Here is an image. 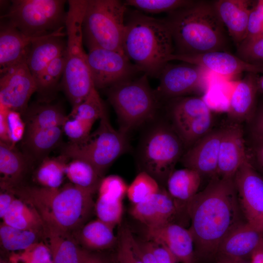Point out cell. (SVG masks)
Instances as JSON below:
<instances>
[{
    "instance_id": "cell-32",
    "label": "cell",
    "mask_w": 263,
    "mask_h": 263,
    "mask_svg": "<svg viewBox=\"0 0 263 263\" xmlns=\"http://www.w3.org/2000/svg\"><path fill=\"white\" fill-rule=\"evenodd\" d=\"M173 99L171 114L177 133L194 119L211 112L207 103L201 97L182 96Z\"/></svg>"
},
{
    "instance_id": "cell-16",
    "label": "cell",
    "mask_w": 263,
    "mask_h": 263,
    "mask_svg": "<svg viewBox=\"0 0 263 263\" xmlns=\"http://www.w3.org/2000/svg\"><path fill=\"white\" fill-rule=\"evenodd\" d=\"M223 132L224 129L210 131L189 148L181 158L185 168L197 171L201 176H216Z\"/></svg>"
},
{
    "instance_id": "cell-59",
    "label": "cell",
    "mask_w": 263,
    "mask_h": 263,
    "mask_svg": "<svg viewBox=\"0 0 263 263\" xmlns=\"http://www.w3.org/2000/svg\"></svg>"
},
{
    "instance_id": "cell-50",
    "label": "cell",
    "mask_w": 263,
    "mask_h": 263,
    "mask_svg": "<svg viewBox=\"0 0 263 263\" xmlns=\"http://www.w3.org/2000/svg\"><path fill=\"white\" fill-rule=\"evenodd\" d=\"M252 146L253 166L263 177V142L254 139Z\"/></svg>"
},
{
    "instance_id": "cell-53",
    "label": "cell",
    "mask_w": 263,
    "mask_h": 263,
    "mask_svg": "<svg viewBox=\"0 0 263 263\" xmlns=\"http://www.w3.org/2000/svg\"><path fill=\"white\" fill-rule=\"evenodd\" d=\"M253 139L263 142V106L257 113L252 127Z\"/></svg>"
},
{
    "instance_id": "cell-24",
    "label": "cell",
    "mask_w": 263,
    "mask_h": 263,
    "mask_svg": "<svg viewBox=\"0 0 263 263\" xmlns=\"http://www.w3.org/2000/svg\"><path fill=\"white\" fill-rule=\"evenodd\" d=\"M40 37H26L8 21H1L0 71L12 66L26 57L31 44Z\"/></svg>"
},
{
    "instance_id": "cell-6",
    "label": "cell",
    "mask_w": 263,
    "mask_h": 263,
    "mask_svg": "<svg viewBox=\"0 0 263 263\" xmlns=\"http://www.w3.org/2000/svg\"><path fill=\"white\" fill-rule=\"evenodd\" d=\"M148 76L143 74L107 88L108 99L114 109L119 130L127 134L131 130L153 119L160 105V99L150 86Z\"/></svg>"
},
{
    "instance_id": "cell-41",
    "label": "cell",
    "mask_w": 263,
    "mask_h": 263,
    "mask_svg": "<svg viewBox=\"0 0 263 263\" xmlns=\"http://www.w3.org/2000/svg\"><path fill=\"white\" fill-rule=\"evenodd\" d=\"M191 0H126V6L135 7L145 12L160 13L174 11L190 4Z\"/></svg>"
},
{
    "instance_id": "cell-28",
    "label": "cell",
    "mask_w": 263,
    "mask_h": 263,
    "mask_svg": "<svg viewBox=\"0 0 263 263\" xmlns=\"http://www.w3.org/2000/svg\"><path fill=\"white\" fill-rule=\"evenodd\" d=\"M114 228L96 219L87 222L73 233L80 246L86 250L97 252L116 245L117 238Z\"/></svg>"
},
{
    "instance_id": "cell-19",
    "label": "cell",
    "mask_w": 263,
    "mask_h": 263,
    "mask_svg": "<svg viewBox=\"0 0 263 263\" xmlns=\"http://www.w3.org/2000/svg\"><path fill=\"white\" fill-rule=\"evenodd\" d=\"M247 155L241 127L235 124L224 129L216 176L233 178Z\"/></svg>"
},
{
    "instance_id": "cell-26",
    "label": "cell",
    "mask_w": 263,
    "mask_h": 263,
    "mask_svg": "<svg viewBox=\"0 0 263 263\" xmlns=\"http://www.w3.org/2000/svg\"><path fill=\"white\" fill-rule=\"evenodd\" d=\"M43 241L51 251L53 263H80L83 249L73 233L44 223Z\"/></svg>"
},
{
    "instance_id": "cell-5",
    "label": "cell",
    "mask_w": 263,
    "mask_h": 263,
    "mask_svg": "<svg viewBox=\"0 0 263 263\" xmlns=\"http://www.w3.org/2000/svg\"><path fill=\"white\" fill-rule=\"evenodd\" d=\"M65 22L67 37L61 85L72 107L95 89L83 49V22L87 0H69Z\"/></svg>"
},
{
    "instance_id": "cell-39",
    "label": "cell",
    "mask_w": 263,
    "mask_h": 263,
    "mask_svg": "<svg viewBox=\"0 0 263 263\" xmlns=\"http://www.w3.org/2000/svg\"><path fill=\"white\" fill-rule=\"evenodd\" d=\"M94 211L97 219L114 228L122 221L124 211L123 201L98 196Z\"/></svg>"
},
{
    "instance_id": "cell-47",
    "label": "cell",
    "mask_w": 263,
    "mask_h": 263,
    "mask_svg": "<svg viewBox=\"0 0 263 263\" xmlns=\"http://www.w3.org/2000/svg\"><path fill=\"white\" fill-rule=\"evenodd\" d=\"M263 36V0H259L254 1L251 9L247 34L244 41L256 38Z\"/></svg>"
},
{
    "instance_id": "cell-42",
    "label": "cell",
    "mask_w": 263,
    "mask_h": 263,
    "mask_svg": "<svg viewBox=\"0 0 263 263\" xmlns=\"http://www.w3.org/2000/svg\"><path fill=\"white\" fill-rule=\"evenodd\" d=\"M212 124V116L210 112L192 121L178 134L184 146L190 148L210 132Z\"/></svg>"
},
{
    "instance_id": "cell-52",
    "label": "cell",
    "mask_w": 263,
    "mask_h": 263,
    "mask_svg": "<svg viewBox=\"0 0 263 263\" xmlns=\"http://www.w3.org/2000/svg\"><path fill=\"white\" fill-rule=\"evenodd\" d=\"M8 110L7 108L0 105V141L11 146L6 116Z\"/></svg>"
},
{
    "instance_id": "cell-55",
    "label": "cell",
    "mask_w": 263,
    "mask_h": 263,
    "mask_svg": "<svg viewBox=\"0 0 263 263\" xmlns=\"http://www.w3.org/2000/svg\"><path fill=\"white\" fill-rule=\"evenodd\" d=\"M251 263H263V238L251 257Z\"/></svg>"
},
{
    "instance_id": "cell-29",
    "label": "cell",
    "mask_w": 263,
    "mask_h": 263,
    "mask_svg": "<svg viewBox=\"0 0 263 263\" xmlns=\"http://www.w3.org/2000/svg\"><path fill=\"white\" fill-rule=\"evenodd\" d=\"M22 116L26 125L25 133L62 127L68 117L59 105L39 101L29 105Z\"/></svg>"
},
{
    "instance_id": "cell-40",
    "label": "cell",
    "mask_w": 263,
    "mask_h": 263,
    "mask_svg": "<svg viewBox=\"0 0 263 263\" xmlns=\"http://www.w3.org/2000/svg\"><path fill=\"white\" fill-rule=\"evenodd\" d=\"M8 259L10 263H53L51 251L42 240L23 250L9 253Z\"/></svg>"
},
{
    "instance_id": "cell-27",
    "label": "cell",
    "mask_w": 263,
    "mask_h": 263,
    "mask_svg": "<svg viewBox=\"0 0 263 263\" xmlns=\"http://www.w3.org/2000/svg\"><path fill=\"white\" fill-rule=\"evenodd\" d=\"M62 127H56L25 133L21 140L22 151L32 162H41L61 143Z\"/></svg>"
},
{
    "instance_id": "cell-21",
    "label": "cell",
    "mask_w": 263,
    "mask_h": 263,
    "mask_svg": "<svg viewBox=\"0 0 263 263\" xmlns=\"http://www.w3.org/2000/svg\"><path fill=\"white\" fill-rule=\"evenodd\" d=\"M254 2L249 0L213 1L220 19L237 47L246 36L249 15Z\"/></svg>"
},
{
    "instance_id": "cell-58",
    "label": "cell",
    "mask_w": 263,
    "mask_h": 263,
    "mask_svg": "<svg viewBox=\"0 0 263 263\" xmlns=\"http://www.w3.org/2000/svg\"><path fill=\"white\" fill-rule=\"evenodd\" d=\"M0 263H10L8 259H4L3 258H0Z\"/></svg>"
},
{
    "instance_id": "cell-56",
    "label": "cell",
    "mask_w": 263,
    "mask_h": 263,
    "mask_svg": "<svg viewBox=\"0 0 263 263\" xmlns=\"http://www.w3.org/2000/svg\"><path fill=\"white\" fill-rule=\"evenodd\" d=\"M217 263H251V259L232 258L222 256L216 257Z\"/></svg>"
},
{
    "instance_id": "cell-18",
    "label": "cell",
    "mask_w": 263,
    "mask_h": 263,
    "mask_svg": "<svg viewBox=\"0 0 263 263\" xmlns=\"http://www.w3.org/2000/svg\"><path fill=\"white\" fill-rule=\"evenodd\" d=\"M179 206L167 191L161 188L147 200L133 205L130 214L147 228L154 227L172 222Z\"/></svg>"
},
{
    "instance_id": "cell-57",
    "label": "cell",
    "mask_w": 263,
    "mask_h": 263,
    "mask_svg": "<svg viewBox=\"0 0 263 263\" xmlns=\"http://www.w3.org/2000/svg\"><path fill=\"white\" fill-rule=\"evenodd\" d=\"M257 87L258 92L263 94V75L258 77Z\"/></svg>"
},
{
    "instance_id": "cell-46",
    "label": "cell",
    "mask_w": 263,
    "mask_h": 263,
    "mask_svg": "<svg viewBox=\"0 0 263 263\" xmlns=\"http://www.w3.org/2000/svg\"><path fill=\"white\" fill-rule=\"evenodd\" d=\"M93 124L92 122L68 116L62 128L63 133L70 142H77L85 139L90 134Z\"/></svg>"
},
{
    "instance_id": "cell-3",
    "label": "cell",
    "mask_w": 263,
    "mask_h": 263,
    "mask_svg": "<svg viewBox=\"0 0 263 263\" xmlns=\"http://www.w3.org/2000/svg\"><path fill=\"white\" fill-rule=\"evenodd\" d=\"M14 192L32 205L46 225L72 233L94 210V194L71 183L56 189L23 186Z\"/></svg>"
},
{
    "instance_id": "cell-34",
    "label": "cell",
    "mask_w": 263,
    "mask_h": 263,
    "mask_svg": "<svg viewBox=\"0 0 263 263\" xmlns=\"http://www.w3.org/2000/svg\"><path fill=\"white\" fill-rule=\"evenodd\" d=\"M65 176L75 186L94 194L98 190L102 177L90 163L80 159L68 161Z\"/></svg>"
},
{
    "instance_id": "cell-12",
    "label": "cell",
    "mask_w": 263,
    "mask_h": 263,
    "mask_svg": "<svg viewBox=\"0 0 263 263\" xmlns=\"http://www.w3.org/2000/svg\"><path fill=\"white\" fill-rule=\"evenodd\" d=\"M88 50V63L96 90L107 89L142 73L123 52L101 48Z\"/></svg>"
},
{
    "instance_id": "cell-31",
    "label": "cell",
    "mask_w": 263,
    "mask_h": 263,
    "mask_svg": "<svg viewBox=\"0 0 263 263\" xmlns=\"http://www.w3.org/2000/svg\"><path fill=\"white\" fill-rule=\"evenodd\" d=\"M202 176L191 169L174 170L167 180V191L179 204L187 203L197 193Z\"/></svg>"
},
{
    "instance_id": "cell-54",
    "label": "cell",
    "mask_w": 263,
    "mask_h": 263,
    "mask_svg": "<svg viewBox=\"0 0 263 263\" xmlns=\"http://www.w3.org/2000/svg\"><path fill=\"white\" fill-rule=\"evenodd\" d=\"M83 249V248H82ZM80 263H109L99 253L83 249Z\"/></svg>"
},
{
    "instance_id": "cell-17",
    "label": "cell",
    "mask_w": 263,
    "mask_h": 263,
    "mask_svg": "<svg viewBox=\"0 0 263 263\" xmlns=\"http://www.w3.org/2000/svg\"><path fill=\"white\" fill-rule=\"evenodd\" d=\"M147 240L167 247L179 263H194L196 256L192 235L189 230L171 222L147 228Z\"/></svg>"
},
{
    "instance_id": "cell-4",
    "label": "cell",
    "mask_w": 263,
    "mask_h": 263,
    "mask_svg": "<svg viewBox=\"0 0 263 263\" xmlns=\"http://www.w3.org/2000/svg\"><path fill=\"white\" fill-rule=\"evenodd\" d=\"M128 18L123 52L143 74L158 78L174 52L169 26L165 19H155L138 11L130 13Z\"/></svg>"
},
{
    "instance_id": "cell-48",
    "label": "cell",
    "mask_w": 263,
    "mask_h": 263,
    "mask_svg": "<svg viewBox=\"0 0 263 263\" xmlns=\"http://www.w3.org/2000/svg\"><path fill=\"white\" fill-rule=\"evenodd\" d=\"M6 116L10 145L15 147L16 144L24 137L25 123L22 115L18 112L8 109Z\"/></svg>"
},
{
    "instance_id": "cell-7",
    "label": "cell",
    "mask_w": 263,
    "mask_h": 263,
    "mask_svg": "<svg viewBox=\"0 0 263 263\" xmlns=\"http://www.w3.org/2000/svg\"><path fill=\"white\" fill-rule=\"evenodd\" d=\"M127 10L124 2L118 0H87L83 34L88 49L123 52Z\"/></svg>"
},
{
    "instance_id": "cell-11",
    "label": "cell",
    "mask_w": 263,
    "mask_h": 263,
    "mask_svg": "<svg viewBox=\"0 0 263 263\" xmlns=\"http://www.w3.org/2000/svg\"><path fill=\"white\" fill-rule=\"evenodd\" d=\"M239 206L248 223L263 230V177L252 163L248 154L233 177Z\"/></svg>"
},
{
    "instance_id": "cell-33",
    "label": "cell",
    "mask_w": 263,
    "mask_h": 263,
    "mask_svg": "<svg viewBox=\"0 0 263 263\" xmlns=\"http://www.w3.org/2000/svg\"><path fill=\"white\" fill-rule=\"evenodd\" d=\"M69 159L62 154L57 157H46L33 171V181L38 187L51 189L59 188L65 176V168Z\"/></svg>"
},
{
    "instance_id": "cell-44",
    "label": "cell",
    "mask_w": 263,
    "mask_h": 263,
    "mask_svg": "<svg viewBox=\"0 0 263 263\" xmlns=\"http://www.w3.org/2000/svg\"><path fill=\"white\" fill-rule=\"evenodd\" d=\"M128 186L120 176L110 175L103 177L99 185L98 196L108 199L122 200Z\"/></svg>"
},
{
    "instance_id": "cell-9",
    "label": "cell",
    "mask_w": 263,
    "mask_h": 263,
    "mask_svg": "<svg viewBox=\"0 0 263 263\" xmlns=\"http://www.w3.org/2000/svg\"><path fill=\"white\" fill-rule=\"evenodd\" d=\"M127 145V134L112 127L105 112L94 132L82 140L69 141L62 147L61 154L69 159L88 162L103 177L107 169L126 150Z\"/></svg>"
},
{
    "instance_id": "cell-1",
    "label": "cell",
    "mask_w": 263,
    "mask_h": 263,
    "mask_svg": "<svg viewBox=\"0 0 263 263\" xmlns=\"http://www.w3.org/2000/svg\"><path fill=\"white\" fill-rule=\"evenodd\" d=\"M196 256L216 258L227 234L244 222L233 178H211L207 187L186 204Z\"/></svg>"
},
{
    "instance_id": "cell-38",
    "label": "cell",
    "mask_w": 263,
    "mask_h": 263,
    "mask_svg": "<svg viewBox=\"0 0 263 263\" xmlns=\"http://www.w3.org/2000/svg\"><path fill=\"white\" fill-rule=\"evenodd\" d=\"M105 112L104 103L97 90L94 89L83 101L72 107L68 116L94 123L97 119H100Z\"/></svg>"
},
{
    "instance_id": "cell-37",
    "label": "cell",
    "mask_w": 263,
    "mask_h": 263,
    "mask_svg": "<svg viewBox=\"0 0 263 263\" xmlns=\"http://www.w3.org/2000/svg\"><path fill=\"white\" fill-rule=\"evenodd\" d=\"M159 182L145 171L139 172L128 186L127 195L133 205L142 203L159 191Z\"/></svg>"
},
{
    "instance_id": "cell-2",
    "label": "cell",
    "mask_w": 263,
    "mask_h": 263,
    "mask_svg": "<svg viewBox=\"0 0 263 263\" xmlns=\"http://www.w3.org/2000/svg\"><path fill=\"white\" fill-rule=\"evenodd\" d=\"M165 19L171 34L174 54L193 55L224 51L226 42L225 26L213 1L192 0L187 6L168 13Z\"/></svg>"
},
{
    "instance_id": "cell-43",
    "label": "cell",
    "mask_w": 263,
    "mask_h": 263,
    "mask_svg": "<svg viewBox=\"0 0 263 263\" xmlns=\"http://www.w3.org/2000/svg\"><path fill=\"white\" fill-rule=\"evenodd\" d=\"M133 235L127 225H120L117 235L115 263H143L134 251Z\"/></svg>"
},
{
    "instance_id": "cell-45",
    "label": "cell",
    "mask_w": 263,
    "mask_h": 263,
    "mask_svg": "<svg viewBox=\"0 0 263 263\" xmlns=\"http://www.w3.org/2000/svg\"><path fill=\"white\" fill-rule=\"evenodd\" d=\"M237 54L247 63L263 66V36L243 41L237 47Z\"/></svg>"
},
{
    "instance_id": "cell-51",
    "label": "cell",
    "mask_w": 263,
    "mask_h": 263,
    "mask_svg": "<svg viewBox=\"0 0 263 263\" xmlns=\"http://www.w3.org/2000/svg\"><path fill=\"white\" fill-rule=\"evenodd\" d=\"M16 197L14 192L9 190L0 189V217L1 219L9 209Z\"/></svg>"
},
{
    "instance_id": "cell-20",
    "label": "cell",
    "mask_w": 263,
    "mask_h": 263,
    "mask_svg": "<svg viewBox=\"0 0 263 263\" xmlns=\"http://www.w3.org/2000/svg\"><path fill=\"white\" fill-rule=\"evenodd\" d=\"M66 36V32L61 29L41 37L31 44L26 63L36 83L51 62L65 52L67 41L63 38Z\"/></svg>"
},
{
    "instance_id": "cell-25",
    "label": "cell",
    "mask_w": 263,
    "mask_h": 263,
    "mask_svg": "<svg viewBox=\"0 0 263 263\" xmlns=\"http://www.w3.org/2000/svg\"><path fill=\"white\" fill-rule=\"evenodd\" d=\"M258 75L247 73L237 85L230 100L228 116L235 121L251 118L255 111L256 99L258 92Z\"/></svg>"
},
{
    "instance_id": "cell-49",
    "label": "cell",
    "mask_w": 263,
    "mask_h": 263,
    "mask_svg": "<svg viewBox=\"0 0 263 263\" xmlns=\"http://www.w3.org/2000/svg\"><path fill=\"white\" fill-rule=\"evenodd\" d=\"M146 241L156 263H179L174 255L165 245L151 240H147Z\"/></svg>"
},
{
    "instance_id": "cell-14",
    "label": "cell",
    "mask_w": 263,
    "mask_h": 263,
    "mask_svg": "<svg viewBox=\"0 0 263 263\" xmlns=\"http://www.w3.org/2000/svg\"><path fill=\"white\" fill-rule=\"evenodd\" d=\"M26 56L12 66L0 71V105L21 115L37 90L36 82L27 65Z\"/></svg>"
},
{
    "instance_id": "cell-23",
    "label": "cell",
    "mask_w": 263,
    "mask_h": 263,
    "mask_svg": "<svg viewBox=\"0 0 263 263\" xmlns=\"http://www.w3.org/2000/svg\"><path fill=\"white\" fill-rule=\"evenodd\" d=\"M262 239V232L246 222H242L234 227L223 239L217 256L251 259Z\"/></svg>"
},
{
    "instance_id": "cell-15",
    "label": "cell",
    "mask_w": 263,
    "mask_h": 263,
    "mask_svg": "<svg viewBox=\"0 0 263 263\" xmlns=\"http://www.w3.org/2000/svg\"><path fill=\"white\" fill-rule=\"evenodd\" d=\"M177 60L200 66L224 76L246 72L263 74V66L247 63L237 56L224 51L193 55L172 54L169 60Z\"/></svg>"
},
{
    "instance_id": "cell-30",
    "label": "cell",
    "mask_w": 263,
    "mask_h": 263,
    "mask_svg": "<svg viewBox=\"0 0 263 263\" xmlns=\"http://www.w3.org/2000/svg\"><path fill=\"white\" fill-rule=\"evenodd\" d=\"M2 220L13 227L38 233L43 238L44 222L42 218L32 205L22 198L16 197Z\"/></svg>"
},
{
    "instance_id": "cell-10",
    "label": "cell",
    "mask_w": 263,
    "mask_h": 263,
    "mask_svg": "<svg viewBox=\"0 0 263 263\" xmlns=\"http://www.w3.org/2000/svg\"><path fill=\"white\" fill-rule=\"evenodd\" d=\"M184 145L176 131L164 125L153 128L146 137L141 159L144 171L158 182H167L183 155Z\"/></svg>"
},
{
    "instance_id": "cell-8",
    "label": "cell",
    "mask_w": 263,
    "mask_h": 263,
    "mask_svg": "<svg viewBox=\"0 0 263 263\" xmlns=\"http://www.w3.org/2000/svg\"><path fill=\"white\" fill-rule=\"evenodd\" d=\"M65 3L64 0H13L1 19L26 37H42L65 28Z\"/></svg>"
},
{
    "instance_id": "cell-35",
    "label": "cell",
    "mask_w": 263,
    "mask_h": 263,
    "mask_svg": "<svg viewBox=\"0 0 263 263\" xmlns=\"http://www.w3.org/2000/svg\"><path fill=\"white\" fill-rule=\"evenodd\" d=\"M65 63V52L53 60L43 72L37 82L38 101H52L63 77Z\"/></svg>"
},
{
    "instance_id": "cell-36",
    "label": "cell",
    "mask_w": 263,
    "mask_h": 263,
    "mask_svg": "<svg viewBox=\"0 0 263 263\" xmlns=\"http://www.w3.org/2000/svg\"><path fill=\"white\" fill-rule=\"evenodd\" d=\"M42 240V235L38 233L16 228L2 222L0 223V246L9 254L23 250Z\"/></svg>"
},
{
    "instance_id": "cell-22",
    "label": "cell",
    "mask_w": 263,
    "mask_h": 263,
    "mask_svg": "<svg viewBox=\"0 0 263 263\" xmlns=\"http://www.w3.org/2000/svg\"><path fill=\"white\" fill-rule=\"evenodd\" d=\"M33 164L22 151L0 141V189L14 192L22 187V181Z\"/></svg>"
},
{
    "instance_id": "cell-13",
    "label": "cell",
    "mask_w": 263,
    "mask_h": 263,
    "mask_svg": "<svg viewBox=\"0 0 263 263\" xmlns=\"http://www.w3.org/2000/svg\"><path fill=\"white\" fill-rule=\"evenodd\" d=\"M207 70L196 65L184 63L164 67L155 91L160 99H173L191 93L204 91L207 85Z\"/></svg>"
}]
</instances>
